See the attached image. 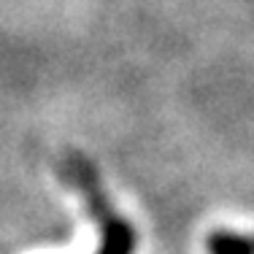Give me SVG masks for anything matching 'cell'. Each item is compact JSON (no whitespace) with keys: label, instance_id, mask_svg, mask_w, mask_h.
Masks as SVG:
<instances>
[{"label":"cell","instance_id":"6da1fadb","mask_svg":"<svg viewBox=\"0 0 254 254\" xmlns=\"http://www.w3.org/2000/svg\"><path fill=\"white\" fill-rule=\"evenodd\" d=\"M205 246H208V254H254V235L214 230Z\"/></svg>","mask_w":254,"mask_h":254}]
</instances>
